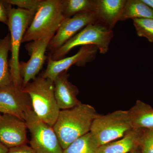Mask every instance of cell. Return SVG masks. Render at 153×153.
<instances>
[{
    "label": "cell",
    "instance_id": "obj_11",
    "mask_svg": "<svg viewBox=\"0 0 153 153\" xmlns=\"http://www.w3.org/2000/svg\"><path fill=\"white\" fill-rule=\"evenodd\" d=\"M90 24H95L93 12H84L64 19L49 42L47 51L51 53L59 49L79 31Z\"/></svg>",
    "mask_w": 153,
    "mask_h": 153
},
{
    "label": "cell",
    "instance_id": "obj_14",
    "mask_svg": "<svg viewBox=\"0 0 153 153\" xmlns=\"http://www.w3.org/2000/svg\"><path fill=\"white\" fill-rule=\"evenodd\" d=\"M67 72L60 73L54 81L55 99L60 110L70 109L81 103L77 97L79 90L68 80Z\"/></svg>",
    "mask_w": 153,
    "mask_h": 153
},
{
    "label": "cell",
    "instance_id": "obj_16",
    "mask_svg": "<svg viewBox=\"0 0 153 153\" xmlns=\"http://www.w3.org/2000/svg\"><path fill=\"white\" fill-rule=\"evenodd\" d=\"M129 111L133 129L153 130V108L140 100Z\"/></svg>",
    "mask_w": 153,
    "mask_h": 153
},
{
    "label": "cell",
    "instance_id": "obj_18",
    "mask_svg": "<svg viewBox=\"0 0 153 153\" xmlns=\"http://www.w3.org/2000/svg\"><path fill=\"white\" fill-rule=\"evenodd\" d=\"M11 49L10 35L8 33L4 38H0V89L13 82L8 59Z\"/></svg>",
    "mask_w": 153,
    "mask_h": 153
},
{
    "label": "cell",
    "instance_id": "obj_19",
    "mask_svg": "<svg viewBox=\"0 0 153 153\" xmlns=\"http://www.w3.org/2000/svg\"><path fill=\"white\" fill-rule=\"evenodd\" d=\"M95 0H63L61 10L64 19L84 12H93Z\"/></svg>",
    "mask_w": 153,
    "mask_h": 153
},
{
    "label": "cell",
    "instance_id": "obj_5",
    "mask_svg": "<svg viewBox=\"0 0 153 153\" xmlns=\"http://www.w3.org/2000/svg\"><path fill=\"white\" fill-rule=\"evenodd\" d=\"M133 129L129 111L120 110L106 115L97 114L90 132L101 146L122 137Z\"/></svg>",
    "mask_w": 153,
    "mask_h": 153
},
{
    "label": "cell",
    "instance_id": "obj_2",
    "mask_svg": "<svg viewBox=\"0 0 153 153\" xmlns=\"http://www.w3.org/2000/svg\"><path fill=\"white\" fill-rule=\"evenodd\" d=\"M23 89L30 96L36 115L53 127L60 111L55 99L54 82L41 75L28 83Z\"/></svg>",
    "mask_w": 153,
    "mask_h": 153
},
{
    "label": "cell",
    "instance_id": "obj_24",
    "mask_svg": "<svg viewBox=\"0 0 153 153\" xmlns=\"http://www.w3.org/2000/svg\"><path fill=\"white\" fill-rule=\"evenodd\" d=\"M12 6L6 0H0V22L8 26L9 15Z\"/></svg>",
    "mask_w": 153,
    "mask_h": 153
},
{
    "label": "cell",
    "instance_id": "obj_9",
    "mask_svg": "<svg viewBox=\"0 0 153 153\" xmlns=\"http://www.w3.org/2000/svg\"><path fill=\"white\" fill-rule=\"evenodd\" d=\"M31 110L30 96L22 88L12 82L0 89V113L12 115L25 121V114Z\"/></svg>",
    "mask_w": 153,
    "mask_h": 153
},
{
    "label": "cell",
    "instance_id": "obj_12",
    "mask_svg": "<svg viewBox=\"0 0 153 153\" xmlns=\"http://www.w3.org/2000/svg\"><path fill=\"white\" fill-rule=\"evenodd\" d=\"M27 124L16 117L0 113V142L10 148L27 144Z\"/></svg>",
    "mask_w": 153,
    "mask_h": 153
},
{
    "label": "cell",
    "instance_id": "obj_17",
    "mask_svg": "<svg viewBox=\"0 0 153 153\" xmlns=\"http://www.w3.org/2000/svg\"><path fill=\"white\" fill-rule=\"evenodd\" d=\"M136 19H153V9L142 0H126L119 21Z\"/></svg>",
    "mask_w": 153,
    "mask_h": 153
},
{
    "label": "cell",
    "instance_id": "obj_21",
    "mask_svg": "<svg viewBox=\"0 0 153 153\" xmlns=\"http://www.w3.org/2000/svg\"><path fill=\"white\" fill-rule=\"evenodd\" d=\"M133 22L138 36L153 43V19H136Z\"/></svg>",
    "mask_w": 153,
    "mask_h": 153
},
{
    "label": "cell",
    "instance_id": "obj_22",
    "mask_svg": "<svg viewBox=\"0 0 153 153\" xmlns=\"http://www.w3.org/2000/svg\"><path fill=\"white\" fill-rule=\"evenodd\" d=\"M11 5L16 6L19 8L36 13L43 0H6Z\"/></svg>",
    "mask_w": 153,
    "mask_h": 153
},
{
    "label": "cell",
    "instance_id": "obj_26",
    "mask_svg": "<svg viewBox=\"0 0 153 153\" xmlns=\"http://www.w3.org/2000/svg\"><path fill=\"white\" fill-rule=\"evenodd\" d=\"M8 150V148L0 142V153H7Z\"/></svg>",
    "mask_w": 153,
    "mask_h": 153
},
{
    "label": "cell",
    "instance_id": "obj_25",
    "mask_svg": "<svg viewBox=\"0 0 153 153\" xmlns=\"http://www.w3.org/2000/svg\"><path fill=\"white\" fill-rule=\"evenodd\" d=\"M7 153H36L33 148L27 144L21 145L9 149Z\"/></svg>",
    "mask_w": 153,
    "mask_h": 153
},
{
    "label": "cell",
    "instance_id": "obj_1",
    "mask_svg": "<svg viewBox=\"0 0 153 153\" xmlns=\"http://www.w3.org/2000/svg\"><path fill=\"white\" fill-rule=\"evenodd\" d=\"M97 114L94 107L82 103L60 110L53 128L63 150L75 140L90 132Z\"/></svg>",
    "mask_w": 153,
    "mask_h": 153
},
{
    "label": "cell",
    "instance_id": "obj_20",
    "mask_svg": "<svg viewBox=\"0 0 153 153\" xmlns=\"http://www.w3.org/2000/svg\"><path fill=\"white\" fill-rule=\"evenodd\" d=\"M99 146L97 141L90 132L70 144L63 150V153H97Z\"/></svg>",
    "mask_w": 153,
    "mask_h": 153
},
{
    "label": "cell",
    "instance_id": "obj_8",
    "mask_svg": "<svg viewBox=\"0 0 153 153\" xmlns=\"http://www.w3.org/2000/svg\"><path fill=\"white\" fill-rule=\"evenodd\" d=\"M55 35L43 39L31 41L26 44V50L30 58L27 62H20L19 69L22 79V88L37 77L43 68L47 57L45 53L51 39Z\"/></svg>",
    "mask_w": 153,
    "mask_h": 153
},
{
    "label": "cell",
    "instance_id": "obj_4",
    "mask_svg": "<svg viewBox=\"0 0 153 153\" xmlns=\"http://www.w3.org/2000/svg\"><path fill=\"white\" fill-rule=\"evenodd\" d=\"M36 13L19 8L12 7L10 11L8 27L10 35L11 57L9 64L12 82L17 87L22 88V79L19 69L20 47Z\"/></svg>",
    "mask_w": 153,
    "mask_h": 153
},
{
    "label": "cell",
    "instance_id": "obj_6",
    "mask_svg": "<svg viewBox=\"0 0 153 153\" xmlns=\"http://www.w3.org/2000/svg\"><path fill=\"white\" fill-rule=\"evenodd\" d=\"M114 37L113 30H108L98 25L90 24L63 44L59 49L50 53L52 60L63 59L73 48L78 46L94 45L100 53L105 54L108 52L111 42Z\"/></svg>",
    "mask_w": 153,
    "mask_h": 153
},
{
    "label": "cell",
    "instance_id": "obj_13",
    "mask_svg": "<svg viewBox=\"0 0 153 153\" xmlns=\"http://www.w3.org/2000/svg\"><path fill=\"white\" fill-rule=\"evenodd\" d=\"M126 0H95V25L112 30L120 19Z\"/></svg>",
    "mask_w": 153,
    "mask_h": 153
},
{
    "label": "cell",
    "instance_id": "obj_3",
    "mask_svg": "<svg viewBox=\"0 0 153 153\" xmlns=\"http://www.w3.org/2000/svg\"><path fill=\"white\" fill-rule=\"evenodd\" d=\"M63 0H43L22 43L30 42L55 35L64 20L61 10Z\"/></svg>",
    "mask_w": 153,
    "mask_h": 153
},
{
    "label": "cell",
    "instance_id": "obj_15",
    "mask_svg": "<svg viewBox=\"0 0 153 153\" xmlns=\"http://www.w3.org/2000/svg\"><path fill=\"white\" fill-rule=\"evenodd\" d=\"M145 129H133L122 137L100 146L97 153H128L139 147Z\"/></svg>",
    "mask_w": 153,
    "mask_h": 153
},
{
    "label": "cell",
    "instance_id": "obj_7",
    "mask_svg": "<svg viewBox=\"0 0 153 153\" xmlns=\"http://www.w3.org/2000/svg\"><path fill=\"white\" fill-rule=\"evenodd\" d=\"M25 121L31 134L30 146L36 153H63L53 127L40 119L33 110L25 114Z\"/></svg>",
    "mask_w": 153,
    "mask_h": 153
},
{
    "label": "cell",
    "instance_id": "obj_27",
    "mask_svg": "<svg viewBox=\"0 0 153 153\" xmlns=\"http://www.w3.org/2000/svg\"><path fill=\"white\" fill-rule=\"evenodd\" d=\"M143 2L153 9V0H142Z\"/></svg>",
    "mask_w": 153,
    "mask_h": 153
},
{
    "label": "cell",
    "instance_id": "obj_10",
    "mask_svg": "<svg viewBox=\"0 0 153 153\" xmlns=\"http://www.w3.org/2000/svg\"><path fill=\"white\" fill-rule=\"evenodd\" d=\"M98 51V48L94 45H85L81 47L77 53L71 57L54 60L49 56L47 68L41 76L54 82L59 74L63 71H68L73 65L82 67L93 61L95 59Z\"/></svg>",
    "mask_w": 153,
    "mask_h": 153
},
{
    "label": "cell",
    "instance_id": "obj_28",
    "mask_svg": "<svg viewBox=\"0 0 153 153\" xmlns=\"http://www.w3.org/2000/svg\"><path fill=\"white\" fill-rule=\"evenodd\" d=\"M128 153H141L140 149V147H138L136 148V149Z\"/></svg>",
    "mask_w": 153,
    "mask_h": 153
},
{
    "label": "cell",
    "instance_id": "obj_23",
    "mask_svg": "<svg viewBox=\"0 0 153 153\" xmlns=\"http://www.w3.org/2000/svg\"><path fill=\"white\" fill-rule=\"evenodd\" d=\"M139 147L141 153H153V130L145 129Z\"/></svg>",
    "mask_w": 153,
    "mask_h": 153
}]
</instances>
